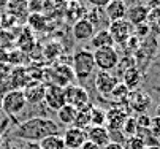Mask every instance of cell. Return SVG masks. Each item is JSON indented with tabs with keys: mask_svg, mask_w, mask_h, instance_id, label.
Listing matches in <instances>:
<instances>
[{
	"mask_svg": "<svg viewBox=\"0 0 160 149\" xmlns=\"http://www.w3.org/2000/svg\"><path fill=\"white\" fill-rule=\"evenodd\" d=\"M63 143H65V149H81V146L87 141V135L86 130L78 129V127L72 125L65 130V133L62 135Z\"/></svg>",
	"mask_w": 160,
	"mask_h": 149,
	"instance_id": "10",
	"label": "cell"
},
{
	"mask_svg": "<svg viewBox=\"0 0 160 149\" xmlns=\"http://www.w3.org/2000/svg\"><path fill=\"white\" fill-rule=\"evenodd\" d=\"M103 149H124V146H122V143H119V141H109Z\"/></svg>",
	"mask_w": 160,
	"mask_h": 149,
	"instance_id": "36",
	"label": "cell"
},
{
	"mask_svg": "<svg viewBox=\"0 0 160 149\" xmlns=\"http://www.w3.org/2000/svg\"><path fill=\"white\" fill-rule=\"evenodd\" d=\"M24 97L29 105H43L44 94H46V84L40 81H32L22 89Z\"/></svg>",
	"mask_w": 160,
	"mask_h": 149,
	"instance_id": "9",
	"label": "cell"
},
{
	"mask_svg": "<svg viewBox=\"0 0 160 149\" xmlns=\"http://www.w3.org/2000/svg\"><path fill=\"white\" fill-rule=\"evenodd\" d=\"M106 122V111L100 106L90 108V125H105Z\"/></svg>",
	"mask_w": 160,
	"mask_h": 149,
	"instance_id": "26",
	"label": "cell"
},
{
	"mask_svg": "<svg viewBox=\"0 0 160 149\" xmlns=\"http://www.w3.org/2000/svg\"><path fill=\"white\" fill-rule=\"evenodd\" d=\"M149 130H151V133H152V135H154L157 140L160 138V116H155V117H152Z\"/></svg>",
	"mask_w": 160,
	"mask_h": 149,
	"instance_id": "33",
	"label": "cell"
},
{
	"mask_svg": "<svg viewBox=\"0 0 160 149\" xmlns=\"http://www.w3.org/2000/svg\"><path fill=\"white\" fill-rule=\"evenodd\" d=\"M94 60H95V67L98 68V72H112L114 68H118L119 65V52L116 51V48H102V49H95L94 51Z\"/></svg>",
	"mask_w": 160,
	"mask_h": 149,
	"instance_id": "4",
	"label": "cell"
},
{
	"mask_svg": "<svg viewBox=\"0 0 160 149\" xmlns=\"http://www.w3.org/2000/svg\"><path fill=\"white\" fill-rule=\"evenodd\" d=\"M127 11H128V7L124 0H111V2L105 7V13H106V17H108L109 22L125 19Z\"/></svg>",
	"mask_w": 160,
	"mask_h": 149,
	"instance_id": "15",
	"label": "cell"
},
{
	"mask_svg": "<svg viewBox=\"0 0 160 149\" xmlns=\"http://www.w3.org/2000/svg\"><path fill=\"white\" fill-rule=\"evenodd\" d=\"M86 135H87V141L97 144L100 149H103L111 141L109 130L106 129L105 125H90V127H87Z\"/></svg>",
	"mask_w": 160,
	"mask_h": 149,
	"instance_id": "14",
	"label": "cell"
},
{
	"mask_svg": "<svg viewBox=\"0 0 160 149\" xmlns=\"http://www.w3.org/2000/svg\"><path fill=\"white\" fill-rule=\"evenodd\" d=\"M128 94H130V89L125 86L124 82H118V86L112 89V92H111V98H114L116 102H127V98H128Z\"/></svg>",
	"mask_w": 160,
	"mask_h": 149,
	"instance_id": "27",
	"label": "cell"
},
{
	"mask_svg": "<svg viewBox=\"0 0 160 149\" xmlns=\"http://www.w3.org/2000/svg\"><path fill=\"white\" fill-rule=\"evenodd\" d=\"M90 108H92V105L86 106L82 110H78V114H76V119H75V124H73L75 127L82 129V130L90 127Z\"/></svg>",
	"mask_w": 160,
	"mask_h": 149,
	"instance_id": "23",
	"label": "cell"
},
{
	"mask_svg": "<svg viewBox=\"0 0 160 149\" xmlns=\"http://www.w3.org/2000/svg\"><path fill=\"white\" fill-rule=\"evenodd\" d=\"M59 124L52 121L51 117L44 116H33L26 119L24 122H21L14 132L13 137L27 143H40L41 140L48 138L51 135H59Z\"/></svg>",
	"mask_w": 160,
	"mask_h": 149,
	"instance_id": "1",
	"label": "cell"
},
{
	"mask_svg": "<svg viewBox=\"0 0 160 149\" xmlns=\"http://www.w3.org/2000/svg\"><path fill=\"white\" fill-rule=\"evenodd\" d=\"M65 2H68V3H73V2H78V0H65Z\"/></svg>",
	"mask_w": 160,
	"mask_h": 149,
	"instance_id": "42",
	"label": "cell"
},
{
	"mask_svg": "<svg viewBox=\"0 0 160 149\" xmlns=\"http://www.w3.org/2000/svg\"><path fill=\"white\" fill-rule=\"evenodd\" d=\"M44 105L48 110L59 111L65 105V92L63 87L57 86V84H46V94H44Z\"/></svg>",
	"mask_w": 160,
	"mask_h": 149,
	"instance_id": "8",
	"label": "cell"
},
{
	"mask_svg": "<svg viewBox=\"0 0 160 149\" xmlns=\"http://www.w3.org/2000/svg\"><path fill=\"white\" fill-rule=\"evenodd\" d=\"M148 21L149 22H158L160 21V8H149Z\"/></svg>",
	"mask_w": 160,
	"mask_h": 149,
	"instance_id": "34",
	"label": "cell"
},
{
	"mask_svg": "<svg viewBox=\"0 0 160 149\" xmlns=\"http://www.w3.org/2000/svg\"><path fill=\"white\" fill-rule=\"evenodd\" d=\"M108 30H109V33L114 40V45H127V41L133 37L135 27L128 22L127 19H121V21L109 22Z\"/></svg>",
	"mask_w": 160,
	"mask_h": 149,
	"instance_id": "6",
	"label": "cell"
},
{
	"mask_svg": "<svg viewBox=\"0 0 160 149\" xmlns=\"http://www.w3.org/2000/svg\"><path fill=\"white\" fill-rule=\"evenodd\" d=\"M95 60H94V52H90L89 49H78L75 51L72 57V70L75 78L79 81H86L90 78V75H94L95 72Z\"/></svg>",
	"mask_w": 160,
	"mask_h": 149,
	"instance_id": "2",
	"label": "cell"
},
{
	"mask_svg": "<svg viewBox=\"0 0 160 149\" xmlns=\"http://www.w3.org/2000/svg\"><path fill=\"white\" fill-rule=\"evenodd\" d=\"M27 22H29V27H32L35 30H43L44 27H46L48 19L43 16V13H30Z\"/></svg>",
	"mask_w": 160,
	"mask_h": 149,
	"instance_id": "25",
	"label": "cell"
},
{
	"mask_svg": "<svg viewBox=\"0 0 160 149\" xmlns=\"http://www.w3.org/2000/svg\"><path fill=\"white\" fill-rule=\"evenodd\" d=\"M90 46L95 49H102V48H112L114 46V40L109 33L108 29H102L98 32H95V35L90 38Z\"/></svg>",
	"mask_w": 160,
	"mask_h": 149,
	"instance_id": "19",
	"label": "cell"
},
{
	"mask_svg": "<svg viewBox=\"0 0 160 149\" xmlns=\"http://www.w3.org/2000/svg\"><path fill=\"white\" fill-rule=\"evenodd\" d=\"M27 105L29 103L24 97V92L19 89H13V91L3 94V97H2V110L11 119H14L18 114H21L27 108Z\"/></svg>",
	"mask_w": 160,
	"mask_h": 149,
	"instance_id": "3",
	"label": "cell"
},
{
	"mask_svg": "<svg viewBox=\"0 0 160 149\" xmlns=\"http://www.w3.org/2000/svg\"><path fill=\"white\" fill-rule=\"evenodd\" d=\"M157 24H158V26H160V21H158V22H157Z\"/></svg>",
	"mask_w": 160,
	"mask_h": 149,
	"instance_id": "44",
	"label": "cell"
},
{
	"mask_svg": "<svg viewBox=\"0 0 160 149\" xmlns=\"http://www.w3.org/2000/svg\"><path fill=\"white\" fill-rule=\"evenodd\" d=\"M148 14H149V8H148L146 5H143V3H135L133 7L128 8L125 19L128 21L133 27H136V26L146 22V21H148Z\"/></svg>",
	"mask_w": 160,
	"mask_h": 149,
	"instance_id": "18",
	"label": "cell"
},
{
	"mask_svg": "<svg viewBox=\"0 0 160 149\" xmlns=\"http://www.w3.org/2000/svg\"><path fill=\"white\" fill-rule=\"evenodd\" d=\"M81 149H100L97 144H94V143H90V141H86L82 146H81Z\"/></svg>",
	"mask_w": 160,
	"mask_h": 149,
	"instance_id": "38",
	"label": "cell"
},
{
	"mask_svg": "<svg viewBox=\"0 0 160 149\" xmlns=\"http://www.w3.org/2000/svg\"><path fill=\"white\" fill-rule=\"evenodd\" d=\"M151 32V29H149V24H140V26H136L135 27V30H133V35L136 37V38H144L148 33Z\"/></svg>",
	"mask_w": 160,
	"mask_h": 149,
	"instance_id": "32",
	"label": "cell"
},
{
	"mask_svg": "<svg viewBox=\"0 0 160 149\" xmlns=\"http://www.w3.org/2000/svg\"><path fill=\"white\" fill-rule=\"evenodd\" d=\"M72 33L76 41H89L95 35V26L89 19L81 17V19L75 21V24L72 27Z\"/></svg>",
	"mask_w": 160,
	"mask_h": 149,
	"instance_id": "12",
	"label": "cell"
},
{
	"mask_svg": "<svg viewBox=\"0 0 160 149\" xmlns=\"http://www.w3.org/2000/svg\"><path fill=\"white\" fill-rule=\"evenodd\" d=\"M0 111H2V98H0Z\"/></svg>",
	"mask_w": 160,
	"mask_h": 149,
	"instance_id": "43",
	"label": "cell"
},
{
	"mask_svg": "<svg viewBox=\"0 0 160 149\" xmlns=\"http://www.w3.org/2000/svg\"><path fill=\"white\" fill-rule=\"evenodd\" d=\"M76 114H78V110L75 108V106L68 105V103H65L62 108L57 111V117H59V121H60L62 124H65V125H70V127L75 124Z\"/></svg>",
	"mask_w": 160,
	"mask_h": 149,
	"instance_id": "22",
	"label": "cell"
},
{
	"mask_svg": "<svg viewBox=\"0 0 160 149\" xmlns=\"http://www.w3.org/2000/svg\"><path fill=\"white\" fill-rule=\"evenodd\" d=\"M3 144V137H2V133H0V146Z\"/></svg>",
	"mask_w": 160,
	"mask_h": 149,
	"instance_id": "41",
	"label": "cell"
},
{
	"mask_svg": "<svg viewBox=\"0 0 160 149\" xmlns=\"http://www.w3.org/2000/svg\"><path fill=\"white\" fill-rule=\"evenodd\" d=\"M14 45V35L8 30H2L0 32V48L2 49H7V48H11Z\"/></svg>",
	"mask_w": 160,
	"mask_h": 149,
	"instance_id": "30",
	"label": "cell"
},
{
	"mask_svg": "<svg viewBox=\"0 0 160 149\" xmlns=\"http://www.w3.org/2000/svg\"><path fill=\"white\" fill-rule=\"evenodd\" d=\"M144 149H160V146H146Z\"/></svg>",
	"mask_w": 160,
	"mask_h": 149,
	"instance_id": "40",
	"label": "cell"
},
{
	"mask_svg": "<svg viewBox=\"0 0 160 149\" xmlns=\"http://www.w3.org/2000/svg\"><path fill=\"white\" fill-rule=\"evenodd\" d=\"M122 146H124V149H144L146 147L144 141L136 135L125 138V144H122Z\"/></svg>",
	"mask_w": 160,
	"mask_h": 149,
	"instance_id": "29",
	"label": "cell"
},
{
	"mask_svg": "<svg viewBox=\"0 0 160 149\" xmlns=\"http://www.w3.org/2000/svg\"><path fill=\"white\" fill-rule=\"evenodd\" d=\"M87 2V5H90V7H94V8H98V10H103L111 0H86Z\"/></svg>",
	"mask_w": 160,
	"mask_h": 149,
	"instance_id": "35",
	"label": "cell"
},
{
	"mask_svg": "<svg viewBox=\"0 0 160 149\" xmlns=\"http://www.w3.org/2000/svg\"><path fill=\"white\" fill-rule=\"evenodd\" d=\"M68 2L65 0H43V16L46 19H59L67 14Z\"/></svg>",
	"mask_w": 160,
	"mask_h": 149,
	"instance_id": "11",
	"label": "cell"
},
{
	"mask_svg": "<svg viewBox=\"0 0 160 149\" xmlns=\"http://www.w3.org/2000/svg\"><path fill=\"white\" fill-rule=\"evenodd\" d=\"M136 130H138V125H136V117H132V116H128L127 119H125V122H124V125H122V129H121V132L128 138V137H133V135H136Z\"/></svg>",
	"mask_w": 160,
	"mask_h": 149,
	"instance_id": "28",
	"label": "cell"
},
{
	"mask_svg": "<svg viewBox=\"0 0 160 149\" xmlns=\"http://www.w3.org/2000/svg\"><path fill=\"white\" fill-rule=\"evenodd\" d=\"M5 10L16 19V22H26L30 14L27 0H10V3Z\"/></svg>",
	"mask_w": 160,
	"mask_h": 149,
	"instance_id": "16",
	"label": "cell"
},
{
	"mask_svg": "<svg viewBox=\"0 0 160 149\" xmlns=\"http://www.w3.org/2000/svg\"><path fill=\"white\" fill-rule=\"evenodd\" d=\"M122 78H124L122 82L125 84L130 91H136V89H138V86L141 84V81H143V73H141V70L138 67H132V68H128L122 75Z\"/></svg>",
	"mask_w": 160,
	"mask_h": 149,
	"instance_id": "20",
	"label": "cell"
},
{
	"mask_svg": "<svg viewBox=\"0 0 160 149\" xmlns=\"http://www.w3.org/2000/svg\"><path fill=\"white\" fill-rule=\"evenodd\" d=\"M151 121H152V117L144 113V114H140L138 117H136V125H138V129H149Z\"/></svg>",
	"mask_w": 160,
	"mask_h": 149,
	"instance_id": "31",
	"label": "cell"
},
{
	"mask_svg": "<svg viewBox=\"0 0 160 149\" xmlns=\"http://www.w3.org/2000/svg\"><path fill=\"white\" fill-rule=\"evenodd\" d=\"M118 76L112 75L109 72H97L95 76H94V86L97 89V92L100 95H105V97H109L112 89L118 86Z\"/></svg>",
	"mask_w": 160,
	"mask_h": 149,
	"instance_id": "7",
	"label": "cell"
},
{
	"mask_svg": "<svg viewBox=\"0 0 160 149\" xmlns=\"http://www.w3.org/2000/svg\"><path fill=\"white\" fill-rule=\"evenodd\" d=\"M10 3V0H0V10H5Z\"/></svg>",
	"mask_w": 160,
	"mask_h": 149,
	"instance_id": "39",
	"label": "cell"
},
{
	"mask_svg": "<svg viewBox=\"0 0 160 149\" xmlns=\"http://www.w3.org/2000/svg\"><path fill=\"white\" fill-rule=\"evenodd\" d=\"M63 92H65V103L75 106L76 110H82L90 105V95L82 86L70 84V86L63 87Z\"/></svg>",
	"mask_w": 160,
	"mask_h": 149,
	"instance_id": "5",
	"label": "cell"
},
{
	"mask_svg": "<svg viewBox=\"0 0 160 149\" xmlns=\"http://www.w3.org/2000/svg\"><path fill=\"white\" fill-rule=\"evenodd\" d=\"M148 8H160V0H144Z\"/></svg>",
	"mask_w": 160,
	"mask_h": 149,
	"instance_id": "37",
	"label": "cell"
},
{
	"mask_svg": "<svg viewBox=\"0 0 160 149\" xmlns=\"http://www.w3.org/2000/svg\"><path fill=\"white\" fill-rule=\"evenodd\" d=\"M128 117L127 111L121 110V108H111L109 111H106V122H105V127L112 132V130H121L122 125L125 122V119Z\"/></svg>",
	"mask_w": 160,
	"mask_h": 149,
	"instance_id": "17",
	"label": "cell"
},
{
	"mask_svg": "<svg viewBox=\"0 0 160 149\" xmlns=\"http://www.w3.org/2000/svg\"><path fill=\"white\" fill-rule=\"evenodd\" d=\"M127 103L130 105V108L133 111H136L138 114H144L148 111V108L151 106V97L144 91H140V89L130 91Z\"/></svg>",
	"mask_w": 160,
	"mask_h": 149,
	"instance_id": "13",
	"label": "cell"
},
{
	"mask_svg": "<svg viewBox=\"0 0 160 149\" xmlns=\"http://www.w3.org/2000/svg\"><path fill=\"white\" fill-rule=\"evenodd\" d=\"M38 144H40V149H65L62 135H51L48 138L41 140Z\"/></svg>",
	"mask_w": 160,
	"mask_h": 149,
	"instance_id": "24",
	"label": "cell"
},
{
	"mask_svg": "<svg viewBox=\"0 0 160 149\" xmlns=\"http://www.w3.org/2000/svg\"><path fill=\"white\" fill-rule=\"evenodd\" d=\"M16 43H18L19 51L24 52V54H27V52H30L33 49V46H35V37H33L30 27H24V29H22V33L18 37Z\"/></svg>",
	"mask_w": 160,
	"mask_h": 149,
	"instance_id": "21",
	"label": "cell"
}]
</instances>
